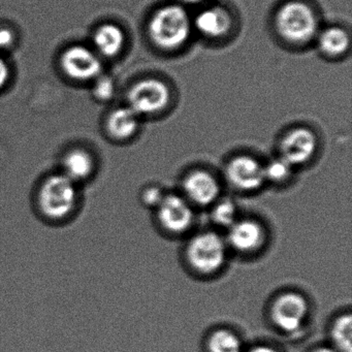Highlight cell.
<instances>
[{"mask_svg":"<svg viewBox=\"0 0 352 352\" xmlns=\"http://www.w3.org/2000/svg\"><path fill=\"white\" fill-rule=\"evenodd\" d=\"M333 349L337 352H351V315H341L336 319L331 329Z\"/></svg>","mask_w":352,"mask_h":352,"instance_id":"18","label":"cell"},{"mask_svg":"<svg viewBox=\"0 0 352 352\" xmlns=\"http://www.w3.org/2000/svg\"><path fill=\"white\" fill-rule=\"evenodd\" d=\"M183 189L187 201L199 207L215 204L221 190L217 179L211 173L204 170L189 173L183 182Z\"/></svg>","mask_w":352,"mask_h":352,"instance_id":"11","label":"cell"},{"mask_svg":"<svg viewBox=\"0 0 352 352\" xmlns=\"http://www.w3.org/2000/svg\"><path fill=\"white\" fill-rule=\"evenodd\" d=\"M308 315V300L296 292H286L278 296L271 309L274 324L280 331L290 335L302 331Z\"/></svg>","mask_w":352,"mask_h":352,"instance_id":"6","label":"cell"},{"mask_svg":"<svg viewBox=\"0 0 352 352\" xmlns=\"http://www.w3.org/2000/svg\"><path fill=\"white\" fill-rule=\"evenodd\" d=\"M180 1L181 3H185V5L195 6L204 3L206 0H180Z\"/></svg>","mask_w":352,"mask_h":352,"instance_id":"27","label":"cell"},{"mask_svg":"<svg viewBox=\"0 0 352 352\" xmlns=\"http://www.w3.org/2000/svg\"><path fill=\"white\" fill-rule=\"evenodd\" d=\"M157 219L166 232L183 234L192 226L195 213L190 203L178 195H166L156 208Z\"/></svg>","mask_w":352,"mask_h":352,"instance_id":"7","label":"cell"},{"mask_svg":"<svg viewBox=\"0 0 352 352\" xmlns=\"http://www.w3.org/2000/svg\"><path fill=\"white\" fill-rule=\"evenodd\" d=\"M164 191L157 186H149L142 192L141 199L144 206L147 208H156L162 203L164 197Z\"/></svg>","mask_w":352,"mask_h":352,"instance_id":"23","label":"cell"},{"mask_svg":"<svg viewBox=\"0 0 352 352\" xmlns=\"http://www.w3.org/2000/svg\"><path fill=\"white\" fill-rule=\"evenodd\" d=\"M127 100L129 108L139 116L155 115L170 104V88L160 79L142 80L131 88Z\"/></svg>","mask_w":352,"mask_h":352,"instance_id":"5","label":"cell"},{"mask_svg":"<svg viewBox=\"0 0 352 352\" xmlns=\"http://www.w3.org/2000/svg\"><path fill=\"white\" fill-rule=\"evenodd\" d=\"M318 47L321 52L327 56H342L349 49V34L341 28H327L319 34Z\"/></svg>","mask_w":352,"mask_h":352,"instance_id":"17","label":"cell"},{"mask_svg":"<svg viewBox=\"0 0 352 352\" xmlns=\"http://www.w3.org/2000/svg\"><path fill=\"white\" fill-rule=\"evenodd\" d=\"M195 28L201 36L209 38H220L230 32L232 17L226 10L209 8L201 11L195 19Z\"/></svg>","mask_w":352,"mask_h":352,"instance_id":"14","label":"cell"},{"mask_svg":"<svg viewBox=\"0 0 352 352\" xmlns=\"http://www.w3.org/2000/svg\"><path fill=\"white\" fill-rule=\"evenodd\" d=\"M228 247L226 241L217 232H201L193 236L187 247L189 265L204 275L217 273L226 263Z\"/></svg>","mask_w":352,"mask_h":352,"instance_id":"4","label":"cell"},{"mask_svg":"<svg viewBox=\"0 0 352 352\" xmlns=\"http://www.w3.org/2000/svg\"><path fill=\"white\" fill-rule=\"evenodd\" d=\"M208 349L209 352H242V341L232 331L217 329L208 340Z\"/></svg>","mask_w":352,"mask_h":352,"instance_id":"19","label":"cell"},{"mask_svg":"<svg viewBox=\"0 0 352 352\" xmlns=\"http://www.w3.org/2000/svg\"><path fill=\"white\" fill-rule=\"evenodd\" d=\"M247 352H278L275 348L267 345L255 346Z\"/></svg>","mask_w":352,"mask_h":352,"instance_id":"26","label":"cell"},{"mask_svg":"<svg viewBox=\"0 0 352 352\" xmlns=\"http://www.w3.org/2000/svg\"><path fill=\"white\" fill-rule=\"evenodd\" d=\"M125 36L122 30L114 24H106L96 30L94 44L100 54L113 57L122 50Z\"/></svg>","mask_w":352,"mask_h":352,"instance_id":"16","label":"cell"},{"mask_svg":"<svg viewBox=\"0 0 352 352\" xmlns=\"http://www.w3.org/2000/svg\"><path fill=\"white\" fill-rule=\"evenodd\" d=\"M59 172L80 186L91 180L96 174V158L81 148L69 150L61 158Z\"/></svg>","mask_w":352,"mask_h":352,"instance_id":"13","label":"cell"},{"mask_svg":"<svg viewBox=\"0 0 352 352\" xmlns=\"http://www.w3.org/2000/svg\"><path fill=\"white\" fill-rule=\"evenodd\" d=\"M61 65L72 79L87 81L94 79L102 72V63L96 53L82 46L72 47L63 53Z\"/></svg>","mask_w":352,"mask_h":352,"instance_id":"10","label":"cell"},{"mask_svg":"<svg viewBox=\"0 0 352 352\" xmlns=\"http://www.w3.org/2000/svg\"><path fill=\"white\" fill-rule=\"evenodd\" d=\"M94 94L98 100H111L115 94L114 82L109 78H100L94 86Z\"/></svg>","mask_w":352,"mask_h":352,"instance_id":"22","label":"cell"},{"mask_svg":"<svg viewBox=\"0 0 352 352\" xmlns=\"http://www.w3.org/2000/svg\"><path fill=\"white\" fill-rule=\"evenodd\" d=\"M312 352H337L333 348H327V347H321L318 348V349H315L314 351Z\"/></svg>","mask_w":352,"mask_h":352,"instance_id":"28","label":"cell"},{"mask_svg":"<svg viewBox=\"0 0 352 352\" xmlns=\"http://www.w3.org/2000/svg\"><path fill=\"white\" fill-rule=\"evenodd\" d=\"M317 138L312 131L304 127L292 129L280 143V157L292 166H302L316 153Z\"/></svg>","mask_w":352,"mask_h":352,"instance_id":"9","label":"cell"},{"mask_svg":"<svg viewBox=\"0 0 352 352\" xmlns=\"http://www.w3.org/2000/svg\"><path fill=\"white\" fill-rule=\"evenodd\" d=\"M292 170H294V166L282 157L272 160L267 166H263L265 181L277 183V184L289 180L290 177L292 176Z\"/></svg>","mask_w":352,"mask_h":352,"instance_id":"21","label":"cell"},{"mask_svg":"<svg viewBox=\"0 0 352 352\" xmlns=\"http://www.w3.org/2000/svg\"><path fill=\"white\" fill-rule=\"evenodd\" d=\"M276 30L286 42L306 44L318 34L319 22L314 10L302 1H288L276 14Z\"/></svg>","mask_w":352,"mask_h":352,"instance_id":"3","label":"cell"},{"mask_svg":"<svg viewBox=\"0 0 352 352\" xmlns=\"http://www.w3.org/2000/svg\"><path fill=\"white\" fill-rule=\"evenodd\" d=\"M14 36L11 30H0V50H7L13 45Z\"/></svg>","mask_w":352,"mask_h":352,"instance_id":"24","label":"cell"},{"mask_svg":"<svg viewBox=\"0 0 352 352\" xmlns=\"http://www.w3.org/2000/svg\"><path fill=\"white\" fill-rule=\"evenodd\" d=\"M226 178L240 191H254L265 182L263 164L252 156L239 155L232 158L226 170Z\"/></svg>","mask_w":352,"mask_h":352,"instance_id":"8","label":"cell"},{"mask_svg":"<svg viewBox=\"0 0 352 352\" xmlns=\"http://www.w3.org/2000/svg\"><path fill=\"white\" fill-rule=\"evenodd\" d=\"M211 219L214 224L222 228H230L238 220V208L230 199H221L213 204Z\"/></svg>","mask_w":352,"mask_h":352,"instance_id":"20","label":"cell"},{"mask_svg":"<svg viewBox=\"0 0 352 352\" xmlns=\"http://www.w3.org/2000/svg\"><path fill=\"white\" fill-rule=\"evenodd\" d=\"M80 186L60 172L43 177L34 191V208L47 223L69 221L79 209Z\"/></svg>","mask_w":352,"mask_h":352,"instance_id":"1","label":"cell"},{"mask_svg":"<svg viewBox=\"0 0 352 352\" xmlns=\"http://www.w3.org/2000/svg\"><path fill=\"white\" fill-rule=\"evenodd\" d=\"M139 117L129 107L116 109L108 118L107 129L109 135L116 141L131 139L139 129Z\"/></svg>","mask_w":352,"mask_h":352,"instance_id":"15","label":"cell"},{"mask_svg":"<svg viewBox=\"0 0 352 352\" xmlns=\"http://www.w3.org/2000/svg\"><path fill=\"white\" fill-rule=\"evenodd\" d=\"M9 78V67L7 63L0 57V88H3Z\"/></svg>","mask_w":352,"mask_h":352,"instance_id":"25","label":"cell"},{"mask_svg":"<svg viewBox=\"0 0 352 352\" xmlns=\"http://www.w3.org/2000/svg\"><path fill=\"white\" fill-rule=\"evenodd\" d=\"M192 22L188 12L179 5H168L152 16L148 32L157 48L170 51L181 48L188 41Z\"/></svg>","mask_w":352,"mask_h":352,"instance_id":"2","label":"cell"},{"mask_svg":"<svg viewBox=\"0 0 352 352\" xmlns=\"http://www.w3.org/2000/svg\"><path fill=\"white\" fill-rule=\"evenodd\" d=\"M263 226L252 219H238L228 228L226 244L240 253L258 250L265 242Z\"/></svg>","mask_w":352,"mask_h":352,"instance_id":"12","label":"cell"}]
</instances>
